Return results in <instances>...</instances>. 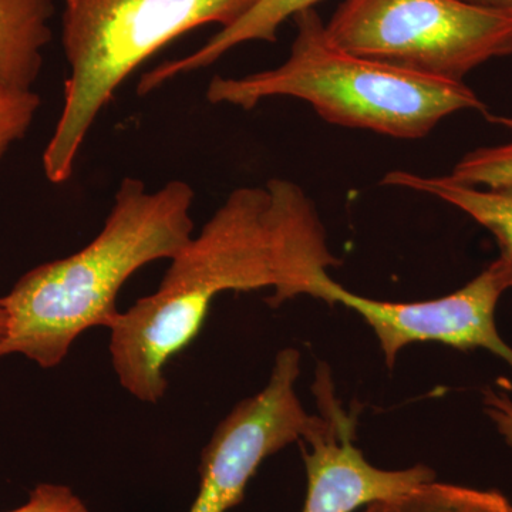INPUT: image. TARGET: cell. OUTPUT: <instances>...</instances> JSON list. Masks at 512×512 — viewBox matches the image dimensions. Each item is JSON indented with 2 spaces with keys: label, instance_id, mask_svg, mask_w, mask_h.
<instances>
[{
  "label": "cell",
  "instance_id": "obj_12",
  "mask_svg": "<svg viewBox=\"0 0 512 512\" xmlns=\"http://www.w3.org/2000/svg\"><path fill=\"white\" fill-rule=\"evenodd\" d=\"M365 512H512V503L497 490L433 480L406 493L375 501L367 505Z\"/></svg>",
  "mask_w": 512,
  "mask_h": 512
},
{
  "label": "cell",
  "instance_id": "obj_5",
  "mask_svg": "<svg viewBox=\"0 0 512 512\" xmlns=\"http://www.w3.org/2000/svg\"><path fill=\"white\" fill-rule=\"evenodd\" d=\"M325 28L353 55L448 82L512 55V13L466 0H343Z\"/></svg>",
  "mask_w": 512,
  "mask_h": 512
},
{
  "label": "cell",
  "instance_id": "obj_7",
  "mask_svg": "<svg viewBox=\"0 0 512 512\" xmlns=\"http://www.w3.org/2000/svg\"><path fill=\"white\" fill-rule=\"evenodd\" d=\"M508 289L503 269L494 261L463 288L431 301H377L348 291L329 274L316 282L312 298L340 303L362 316L375 332L390 369L406 346L426 342L458 350H488L512 369V348L495 325V309Z\"/></svg>",
  "mask_w": 512,
  "mask_h": 512
},
{
  "label": "cell",
  "instance_id": "obj_10",
  "mask_svg": "<svg viewBox=\"0 0 512 512\" xmlns=\"http://www.w3.org/2000/svg\"><path fill=\"white\" fill-rule=\"evenodd\" d=\"M382 184L439 198L487 229L500 248L495 261L512 288V188L473 187L458 183L450 175L427 177L403 170L390 171Z\"/></svg>",
  "mask_w": 512,
  "mask_h": 512
},
{
  "label": "cell",
  "instance_id": "obj_2",
  "mask_svg": "<svg viewBox=\"0 0 512 512\" xmlns=\"http://www.w3.org/2000/svg\"><path fill=\"white\" fill-rule=\"evenodd\" d=\"M194 198L185 181L148 191L143 181L124 178L103 229L87 247L37 266L0 298L6 312L0 355H22L50 369L86 330L110 329L128 278L158 259H173L194 237Z\"/></svg>",
  "mask_w": 512,
  "mask_h": 512
},
{
  "label": "cell",
  "instance_id": "obj_17",
  "mask_svg": "<svg viewBox=\"0 0 512 512\" xmlns=\"http://www.w3.org/2000/svg\"><path fill=\"white\" fill-rule=\"evenodd\" d=\"M473 5L483 8L500 10V12L512 13V0H466Z\"/></svg>",
  "mask_w": 512,
  "mask_h": 512
},
{
  "label": "cell",
  "instance_id": "obj_6",
  "mask_svg": "<svg viewBox=\"0 0 512 512\" xmlns=\"http://www.w3.org/2000/svg\"><path fill=\"white\" fill-rule=\"evenodd\" d=\"M301 353L281 350L269 382L242 400L218 424L202 451L200 488L188 512H228L244 500L251 478L266 458L308 439L325 423L306 412L296 393Z\"/></svg>",
  "mask_w": 512,
  "mask_h": 512
},
{
  "label": "cell",
  "instance_id": "obj_20",
  "mask_svg": "<svg viewBox=\"0 0 512 512\" xmlns=\"http://www.w3.org/2000/svg\"><path fill=\"white\" fill-rule=\"evenodd\" d=\"M0 357H2V355H0Z\"/></svg>",
  "mask_w": 512,
  "mask_h": 512
},
{
  "label": "cell",
  "instance_id": "obj_9",
  "mask_svg": "<svg viewBox=\"0 0 512 512\" xmlns=\"http://www.w3.org/2000/svg\"><path fill=\"white\" fill-rule=\"evenodd\" d=\"M322 0H259L241 19L228 28L218 30L214 36L181 59L168 60L144 74L138 83L141 96L154 92L165 83L197 70L205 69L220 60L225 53L247 42H269L278 40L279 28L288 19L306 9H313Z\"/></svg>",
  "mask_w": 512,
  "mask_h": 512
},
{
  "label": "cell",
  "instance_id": "obj_11",
  "mask_svg": "<svg viewBox=\"0 0 512 512\" xmlns=\"http://www.w3.org/2000/svg\"><path fill=\"white\" fill-rule=\"evenodd\" d=\"M53 15V0H0V89L33 92Z\"/></svg>",
  "mask_w": 512,
  "mask_h": 512
},
{
  "label": "cell",
  "instance_id": "obj_16",
  "mask_svg": "<svg viewBox=\"0 0 512 512\" xmlns=\"http://www.w3.org/2000/svg\"><path fill=\"white\" fill-rule=\"evenodd\" d=\"M484 412L512 450V399L504 390H484Z\"/></svg>",
  "mask_w": 512,
  "mask_h": 512
},
{
  "label": "cell",
  "instance_id": "obj_1",
  "mask_svg": "<svg viewBox=\"0 0 512 512\" xmlns=\"http://www.w3.org/2000/svg\"><path fill=\"white\" fill-rule=\"evenodd\" d=\"M170 261L157 292L120 312L110 328L114 372L140 402L163 399L165 367L200 335L220 293L271 288L269 305L278 308L311 296L320 276L342 264L311 198L281 178L232 191Z\"/></svg>",
  "mask_w": 512,
  "mask_h": 512
},
{
  "label": "cell",
  "instance_id": "obj_14",
  "mask_svg": "<svg viewBox=\"0 0 512 512\" xmlns=\"http://www.w3.org/2000/svg\"><path fill=\"white\" fill-rule=\"evenodd\" d=\"M40 103L35 92L0 89V161L28 133Z\"/></svg>",
  "mask_w": 512,
  "mask_h": 512
},
{
  "label": "cell",
  "instance_id": "obj_15",
  "mask_svg": "<svg viewBox=\"0 0 512 512\" xmlns=\"http://www.w3.org/2000/svg\"><path fill=\"white\" fill-rule=\"evenodd\" d=\"M8 512H90L67 485L42 483L30 491L28 501Z\"/></svg>",
  "mask_w": 512,
  "mask_h": 512
},
{
  "label": "cell",
  "instance_id": "obj_19",
  "mask_svg": "<svg viewBox=\"0 0 512 512\" xmlns=\"http://www.w3.org/2000/svg\"><path fill=\"white\" fill-rule=\"evenodd\" d=\"M6 332V312L5 309L2 308V305H0V339L5 336Z\"/></svg>",
  "mask_w": 512,
  "mask_h": 512
},
{
  "label": "cell",
  "instance_id": "obj_8",
  "mask_svg": "<svg viewBox=\"0 0 512 512\" xmlns=\"http://www.w3.org/2000/svg\"><path fill=\"white\" fill-rule=\"evenodd\" d=\"M313 392L325 424L301 441L308 480L302 512H353L436 480L423 464L383 470L366 460L355 446L356 414L340 406L326 367L318 370Z\"/></svg>",
  "mask_w": 512,
  "mask_h": 512
},
{
  "label": "cell",
  "instance_id": "obj_4",
  "mask_svg": "<svg viewBox=\"0 0 512 512\" xmlns=\"http://www.w3.org/2000/svg\"><path fill=\"white\" fill-rule=\"evenodd\" d=\"M259 0H64L62 45L70 66L63 109L43 154L47 180H70L90 128L140 64L204 25L228 28Z\"/></svg>",
  "mask_w": 512,
  "mask_h": 512
},
{
  "label": "cell",
  "instance_id": "obj_3",
  "mask_svg": "<svg viewBox=\"0 0 512 512\" xmlns=\"http://www.w3.org/2000/svg\"><path fill=\"white\" fill-rule=\"evenodd\" d=\"M292 19L296 36L284 63L248 76H215L207 100L251 110L271 97H293L311 104L333 126L400 140L427 137L460 111L488 114L464 82L407 72L336 46L315 8Z\"/></svg>",
  "mask_w": 512,
  "mask_h": 512
},
{
  "label": "cell",
  "instance_id": "obj_18",
  "mask_svg": "<svg viewBox=\"0 0 512 512\" xmlns=\"http://www.w3.org/2000/svg\"><path fill=\"white\" fill-rule=\"evenodd\" d=\"M487 119L490 120L491 123L501 124V126L512 131V117L491 116V114H487Z\"/></svg>",
  "mask_w": 512,
  "mask_h": 512
},
{
  "label": "cell",
  "instance_id": "obj_13",
  "mask_svg": "<svg viewBox=\"0 0 512 512\" xmlns=\"http://www.w3.org/2000/svg\"><path fill=\"white\" fill-rule=\"evenodd\" d=\"M448 175L473 187L512 188V140L470 151Z\"/></svg>",
  "mask_w": 512,
  "mask_h": 512
}]
</instances>
